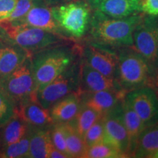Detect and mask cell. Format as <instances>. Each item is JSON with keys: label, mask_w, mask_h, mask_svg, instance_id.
I'll return each mask as SVG.
<instances>
[{"label": "cell", "mask_w": 158, "mask_h": 158, "mask_svg": "<svg viewBox=\"0 0 158 158\" xmlns=\"http://www.w3.org/2000/svg\"><path fill=\"white\" fill-rule=\"evenodd\" d=\"M50 127L33 128L29 141V158H48L49 152L54 146L51 139Z\"/></svg>", "instance_id": "cell-22"}, {"label": "cell", "mask_w": 158, "mask_h": 158, "mask_svg": "<svg viewBox=\"0 0 158 158\" xmlns=\"http://www.w3.org/2000/svg\"><path fill=\"white\" fill-rule=\"evenodd\" d=\"M65 141L70 158L84 157L86 147L84 138L79 134L70 123H64Z\"/></svg>", "instance_id": "cell-23"}, {"label": "cell", "mask_w": 158, "mask_h": 158, "mask_svg": "<svg viewBox=\"0 0 158 158\" xmlns=\"http://www.w3.org/2000/svg\"><path fill=\"white\" fill-rule=\"evenodd\" d=\"M35 5H37L32 0H17L14 10L6 21L14 23L21 21Z\"/></svg>", "instance_id": "cell-30"}, {"label": "cell", "mask_w": 158, "mask_h": 158, "mask_svg": "<svg viewBox=\"0 0 158 158\" xmlns=\"http://www.w3.org/2000/svg\"><path fill=\"white\" fill-rule=\"evenodd\" d=\"M48 158H68V156L53 146L48 154Z\"/></svg>", "instance_id": "cell-34"}, {"label": "cell", "mask_w": 158, "mask_h": 158, "mask_svg": "<svg viewBox=\"0 0 158 158\" xmlns=\"http://www.w3.org/2000/svg\"><path fill=\"white\" fill-rule=\"evenodd\" d=\"M143 14L116 19L93 10L88 32L94 42L111 47H133L134 30Z\"/></svg>", "instance_id": "cell-1"}, {"label": "cell", "mask_w": 158, "mask_h": 158, "mask_svg": "<svg viewBox=\"0 0 158 158\" xmlns=\"http://www.w3.org/2000/svg\"><path fill=\"white\" fill-rule=\"evenodd\" d=\"M37 5H45V6H54L60 4L67 0H32Z\"/></svg>", "instance_id": "cell-33"}, {"label": "cell", "mask_w": 158, "mask_h": 158, "mask_svg": "<svg viewBox=\"0 0 158 158\" xmlns=\"http://www.w3.org/2000/svg\"><path fill=\"white\" fill-rule=\"evenodd\" d=\"M33 130V129H32ZM31 130L22 139L10 144L8 146L0 148V157L1 158H23L29 157V141H30Z\"/></svg>", "instance_id": "cell-25"}, {"label": "cell", "mask_w": 158, "mask_h": 158, "mask_svg": "<svg viewBox=\"0 0 158 158\" xmlns=\"http://www.w3.org/2000/svg\"><path fill=\"white\" fill-rule=\"evenodd\" d=\"M88 1L89 3H93V2H95L99 1V0H88Z\"/></svg>", "instance_id": "cell-35"}, {"label": "cell", "mask_w": 158, "mask_h": 158, "mask_svg": "<svg viewBox=\"0 0 158 158\" xmlns=\"http://www.w3.org/2000/svg\"><path fill=\"white\" fill-rule=\"evenodd\" d=\"M51 8L68 38L80 39L89 31L93 9L88 0H67Z\"/></svg>", "instance_id": "cell-4"}, {"label": "cell", "mask_w": 158, "mask_h": 158, "mask_svg": "<svg viewBox=\"0 0 158 158\" xmlns=\"http://www.w3.org/2000/svg\"><path fill=\"white\" fill-rule=\"evenodd\" d=\"M153 158H158V151L153 156Z\"/></svg>", "instance_id": "cell-36"}, {"label": "cell", "mask_w": 158, "mask_h": 158, "mask_svg": "<svg viewBox=\"0 0 158 158\" xmlns=\"http://www.w3.org/2000/svg\"><path fill=\"white\" fill-rule=\"evenodd\" d=\"M104 125L102 118H100L89 129L84 136L86 147L104 141Z\"/></svg>", "instance_id": "cell-28"}, {"label": "cell", "mask_w": 158, "mask_h": 158, "mask_svg": "<svg viewBox=\"0 0 158 158\" xmlns=\"http://www.w3.org/2000/svg\"><path fill=\"white\" fill-rule=\"evenodd\" d=\"M32 129L15 114L7 123L0 127V148L20 141Z\"/></svg>", "instance_id": "cell-20"}, {"label": "cell", "mask_w": 158, "mask_h": 158, "mask_svg": "<svg viewBox=\"0 0 158 158\" xmlns=\"http://www.w3.org/2000/svg\"><path fill=\"white\" fill-rule=\"evenodd\" d=\"M114 91L123 92L119 83L115 78H110L92 68L82 59L81 60L80 92ZM126 93V92H125Z\"/></svg>", "instance_id": "cell-12"}, {"label": "cell", "mask_w": 158, "mask_h": 158, "mask_svg": "<svg viewBox=\"0 0 158 158\" xmlns=\"http://www.w3.org/2000/svg\"><path fill=\"white\" fill-rule=\"evenodd\" d=\"M29 56L28 51L19 45L0 38V79L13 72Z\"/></svg>", "instance_id": "cell-16"}, {"label": "cell", "mask_w": 158, "mask_h": 158, "mask_svg": "<svg viewBox=\"0 0 158 158\" xmlns=\"http://www.w3.org/2000/svg\"><path fill=\"white\" fill-rule=\"evenodd\" d=\"M14 23H23L30 27H36L54 33L65 39L73 40L68 38L65 35L64 31L55 19L51 6L35 5L23 19L18 22H14Z\"/></svg>", "instance_id": "cell-13"}, {"label": "cell", "mask_w": 158, "mask_h": 158, "mask_svg": "<svg viewBox=\"0 0 158 158\" xmlns=\"http://www.w3.org/2000/svg\"><path fill=\"white\" fill-rule=\"evenodd\" d=\"M17 0H0V23L9 19L14 10Z\"/></svg>", "instance_id": "cell-31"}, {"label": "cell", "mask_w": 158, "mask_h": 158, "mask_svg": "<svg viewBox=\"0 0 158 158\" xmlns=\"http://www.w3.org/2000/svg\"><path fill=\"white\" fill-rule=\"evenodd\" d=\"M89 4L93 10L116 19L141 13L140 0H99Z\"/></svg>", "instance_id": "cell-17"}, {"label": "cell", "mask_w": 158, "mask_h": 158, "mask_svg": "<svg viewBox=\"0 0 158 158\" xmlns=\"http://www.w3.org/2000/svg\"><path fill=\"white\" fill-rule=\"evenodd\" d=\"M122 110L124 125L129 138V157H131L136 141L146 126L129 102L124 99V97L122 100Z\"/></svg>", "instance_id": "cell-21"}, {"label": "cell", "mask_w": 158, "mask_h": 158, "mask_svg": "<svg viewBox=\"0 0 158 158\" xmlns=\"http://www.w3.org/2000/svg\"><path fill=\"white\" fill-rule=\"evenodd\" d=\"M158 151V122L144 128L136 141L131 157H153Z\"/></svg>", "instance_id": "cell-19"}, {"label": "cell", "mask_w": 158, "mask_h": 158, "mask_svg": "<svg viewBox=\"0 0 158 158\" xmlns=\"http://www.w3.org/2000/svg\"><path fill=\"white\" fill-rule=\"evenodd\" d=\"M141 13L148 15H158V0H140Z\"/></svg>", "instance_id": "cell-32"}, {"label": "cell", "mask_w": 158, "mask_h": 158, "mask_svg": "<svg viewBox=\"0 0 158 158\" xmlns=\"http://www.w3.org/2000/svg\"><path fill=\"white\" fill-rule=\"evenodd\" d=\"M102 117V116L98 112L81 103L76 117L69 123L72 124L76 131L84 138L86 131Z\"/></svg>", "instance_id": "cell-24"}, {"label": "cell", "mask_w": 158, "mask_h": 158, "mask_svg": "<svg viewBox=\"0 0 158 158\" xmlns=\"http://www.w3.org/2000/svg\"><path fill=\"white\" fill-rule=\"evenodd\" d=\"M113 47L90 41L81 49L82 60L100 73L117 80L118 54Z\"/></svg>", "instance_id": "cell-9"}, {"label": "cell", "mask_w": 158, "mask_h": 158, "mask_svg": "<svg viewBox=\"0 0 158 158\" xmlns=\"http://www.w3.org/2000/svg\"><path fill=\"white\" fill-rule=\"evenodd\" d=\"M0 91L16 106L28 100H35L36 92L31 56L13 72L0 79Z\"/></svg>", "instance_id": "cell-6"}, {"label": "cell", "mask_w": 158, "mask_h": 158, "mask_svg": "<svg viewBox=\"0 0 158 158\" xmlns=\"http://www.w3.org/2000/svg\"><path fill=\"white\" fill-rule=\"evenodd\" d=\"M124 99L140 116L146 127L158 122V96L155 90L145 86L126 92Z\"/></svg>", "instance_id": "cell-11"}, {"label": "cell", "mask_w": 158, "mask_h": 158, "mask_svg": "<svg viewBox=\"0 0 158 158\" xmlns=\"http://www.w3.org/2000/svg\"><path fill=\"white\" fill-rule=\"evenodd\" d=\"M81 106L79 92L63 97L49 108L54 123H68L74 119Z\"/></svg>", "instance_id": "cell-18"}, {"label": "cell", "mask_w": 158, "mask_h": 158, "mask_svg": "<svg viewBox=\"0 0 158 158\" xmlns=\"http://www.w3.org/2000/svg\"><path fill=\"white\" fill-rule=\"evenodd\" d=\"M117 81L125 92L147 86L152 67L133 47H122L118 53Z\"/></svg>", "instance_id": "cell-5"}, {"label": "cell", "mask_w": 158, "mask_h": 158, "mask_svg": "<svg viewBox=\"0 0 158 158\" xmlns=\"http://www.w3.org/2000/svg\"><path fill=\"white\" fill-rule=\"evenodd\" d=\"M50 135L53 145L70 158L66 147L64 123L53 124L50 127Z\"/></svg>", "instance_id": "cell-27"}, {"label": "cell", "mask_w": 158, "mask_h": 158, "mask_svg": "<svg viewBox=\"0 0 158 158\" xmlns=\"http://www.w3.org/2000/svg\"><path fill=\"white\" fill-rule=\"evenodd\" d=\"M79 48L65 43L31 55L36 91L43 87L78 60Z\"/></svg>", "instance_id": "cell-2"}, {"label": "cell", "mask_w": 158, "mask_h": 158, "mask_svg": "<svg viewBox=\"0 0 158 158\" xmlns=\"http://www.w3.org/2000/svg\"><path fill=\"white\" fill-rule=\"evenodd\" d=\"M16 114L15 106L0 91V127L7 123Z\"/></svg>", "instance_id": "cell-29"}, {"label": "cell", "mask_w": 158, "mask_h": 158, "mask_svg": "<svg viewBox=\"0 0 158 158\" xmlns=\"http://www.w3.org/2000/svg\"><path fill=\"white\" fill-rule=\"evenodd\" d=\"M0 38L19 45L31 55L70 40L36 27L7 21L0 23Z\"/></svg>", "instance_id": "cell-3"}, {"label": "cell", "mask_w": 158, "mask_h": 158, "mask_svg": "<svg viewBox=\"0 0 158 158\" xmlns=\"http://www.w3.org/2000/svg\"><path fill=\"white\" fill-rule=\"evenodd\" d=\"M125 92L114 91L80 92L81 103L103 116L117 105L125 95Z\"/></svg>", "instance_id": "cell-14"}, {"label": "cell", "mask_w": 158, "mask_h": 158, "mask_svg": "<svg viewBox=\"0 0 158 158\" xmlns=\"http://www.w3.org/2000/svg\"><path fill=\"white\" fill-rule=\"evenodd\" d=\"M127 157L123 153L108 143L102 141L87 147L84 158H122Z\"/></svg>", "instance_id": "cell-26"}, {"label": "cell", "mask_w": 158, "mask_h": 158, "mask_svg": "<svg viewBox=\"0 0 158 158\" xmlns=\"http://www.w3.org/2000/svg\"><path fill=\"white\" fill-rule=\"evenodd\" d=\"M133 48L150 66L158 62V20L155 16L143 15L133 32Z\"/></svg>", "instance_id": "cell-8"}, {"label": "cell", "mask_w": 158, "mask_h": 158, "mask_svg": "<svg viewBox=\"0 0 158 158\" xmlns=\"http://www.w3.org/2000/svg\"><path fill=\"white\" fill-rule=\"evenodd\" d=\"M16 114L32 128H48L54 122L48 108L33 100H28L15 107Z\"/></svg>", "instance_id": "cell-15"}, {"label": "cell", "mask_w": 158, "mask_h": 158, "mask_svg": "<svg viewBox=\"0 0 158 158\" xmlns=\"http://www.w3.org/2000/svg\"><path fill=\"white\" fill-rule=\"evenodd\" d=\"M110 111L102 116L104 125V141L129 157V138L123 118L122 100Z\"/></svg>", "instance_id": "cell-10"}, {"label": "cell", "mask_w": 158, "mask_h": 158, "mask_svg": "<svg viewBox=\"0 0 158 158\" xmlns=\"http://www.w3.org/2000/svg\"><path fill=\"white\" fill-rule=\"evenodd\" d=\"M81 60H77L56 78L35 92V100L45 108H51L63 97L79 92Z\"/></svg>", "instance_id": "cell-7"}]
</instances>
